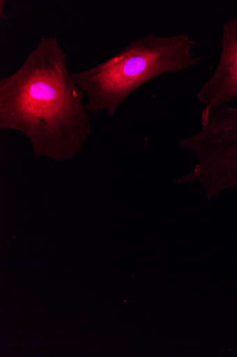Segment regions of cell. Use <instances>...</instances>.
Masks as SVG:
<instances>
[{
  "label": "cell",
  "mask_w": 237,
  "mask_h": 357,
  "mask_svg": "<svg viewBox=\"0 0 237 357\" xmlns=\"http://www.w3.org/2000/svg\"><path fill=\"white\" fill-rule=\"evenodd\" d=\"M85 99L58 38L42 36L21 66L0 79V129L24 135L35 158L71 160L92 134Z\"/></svg>",
  "instance_id": "obj_1"
},
{
  "label": "cell",
  "mask_w": 237,
  "mask_h": 357,
  "mask_svg": "<svg viewBox=\"0 0 237 357\" xmlns=\"http://www.w3.org/2000/svg\"><path fill=\"white\" fill-rule=\"evenodd\" d=\"M197 43L186 33L149 34L131 41L106 61L81 73H72L86 96L90 114H115L124 101L151 80L196 66L205 59L197 55Z\"/></svg>",
  "instance_id": "obj_2"
},
{
  "label": "cell",
  "mask_w": 237,
  "mask_h": 357,
  "mask_svg": "<svg viewBox=\"0 0 237 357\" xmlns=\"http://www.w3.org/2000/svg\"><path fill=\"white\" fill-rule=\"evenodd\" d=\"M201 129L181 139L179 146L198 158L194 169L175 184L197 182L211 199L222 190L237 187V107L223 105L202 109Z\"/></svg>",
  "instance_id": "obj_3"
},
{
  "label": "cell",
  "mask_w": 237,
  "mask_h": 357,
  "mask_svg": "<svg viewBox=\"0 0 237 357\" xmlns=\"http://www.w3.org/2000/svg\"><path fill=\"white\" fill-rule=\"evenodd\" d=\"M197 96L205 110L227 105L237 99V18L223 24L218 66Z\"/></svg>",
  "instance_id": "obj_4"
},
{
  "label": "cell",
  "mask_w": 237,
  "mask_h": 357,
  "mask_svg": "<svg viewBox=\"0 0 237 357\" xmlns=\"http://www.w3.org/2000/svg\"><path fill=\"white\" fill-rule=\"evenodd\" d=\"M7 3L6 0H0V17L1 18L7 20L8 17L3 13L4 6Z\"/></svg>",
  "instance_id": "obj_5"
}]
</instances>
